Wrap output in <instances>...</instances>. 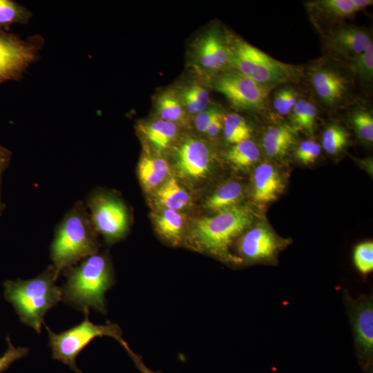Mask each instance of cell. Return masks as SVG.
Returning a JSON list of instances; mask_svg holds the SVG:
<instances>
[{
    "instance_id": "4",
    "label": "cell",
    "mask_w": 373,
    "mask_h": 373,
    "mask_svg": "<svg viewBox=\"0 0 373 373\" xmlns=\"http://www.w3.org/2000/svg\"><path fill=\"white\" fill-rule=\"evenodd\" d=\"M252 220L253 214L249 209L236 205L219 211L213 216L198 220L193 225L191 236L200 248L233 260L229 247Z\"/></svg>"
},
{
    "instance_id": "41",
    "label": "cell",
    "mask_w": 373,
    "mask_h": 373,
    "mask_svg": "<svg viewBox=\"0 0 373 373\" xmlns=\"http://www.w3.org/2000/svg\"><path fill=\"white\" fill-rule=\"evenodd\" d=\"M1 209V200H0V209Z\"/></svg>"
},
{
    "instance_id": "35",
    "label": "cell",
    "mask_w": 373,
    "mask_h": 373,
    "mask_svg": "<svg viewBox=\"0 0 373 373\" xmlns=\"http://www.w3.org/2000/svg\"><path fill=\"white\" fill-rule=\"evenodd\" d=\"M320 153V145L311 140L303 141L295 151L296 157L305 164L314 163Z\"/></svg>"
},
{
    "instance_id": "33",
    "label": "cell",
    "mask_w": 373,
    "mask_h": 373,
    "mask_svg": "<svg viewBox=\"0 0 373 373\" xmlns=\"http://www.w3.org/2000/svg\"><path fill=\"white\" fill-rule=\"evenodd\" d=\"M351 58L352 70L362 79L371 81L373 77V44L363 52Z\"/></svg>"
},
{
    "instance_id": "3",
    "label": "cell",
    "mask_w": 373,
    "mask_h": 373,
    "mask_svg": "<svg viewBox=\"0 0 373 373\" xmlns=\"http://www.w3.org/2000/svg\"><path fill=\"white\" fill-rule=\"evenodd\" d=\"M58 277L55 267L50 265L33 278L3 283L6 300L12 304L20 321L37 333L41 331L45 314L62 299L61 288L55 285Z\"/></svg>"
},
{
    "instance_id": "17",
    "label": "cell",
    "mask_w": 373,
    "mask_h": 373,
    "mask_svg": "<svg viewBox=\"0 0 373 373\" xmlns=\"http://www.w3.org/2000/svg\"><path fill=\"white\" fill-rule=\"evenodd\" d=\"M296 140V129L287 124H280L267 128L262 137V148L271 158L284 157Z\"/></svg>"
},
{
    "instance_id": "37",
    "label": "cell",
    "mask_w": 373,
    "mask_h": 373,
    "mask_svg": "<svg viewBox=\"0 0 373 373\" xmlns=\"http://www.w3.org/2000/svg\"><path fill=\"white\" fill-rule=\"evenodd\" d=\"M220 113L216 108H210L197 114L195 118L196 128L202 133H206L209 124L216 116Z\"/></svg>"
},
{
    "instance_id": "28",
    "label": "cell",
    "mask_w": 373,
    "mask_h": 373,
    "mask_svg": "<svg viewBox=\"0 0 373 373\" xmlns=\"http://www.w3.org/2000/svg\"><path fill=\"white\" fill-rule=\"evenodd\" d=\"M349 138L347 131L338 124H332L326 127L322 135V146L329 154H336L346 146Z\"/></svg>"
},
{
    "instance_id": "29",
    "label": "cell",
    "mask_w": 373,
    "mask_h": 373,
    "mask_svg": "<svg viewBox=\"0 0 373 373\" xmlns=\"http://www.w3.org/2000/svg\"><path fill=\"white\" fill-rule=\"evenodd\" d=\"M182 101L190 113L198 114L207 109L210 102V97L204 88L194 84L184 90Z\"/></svg>"
},
{
    "instance_id": "5",
    "label": "cell",
    "mask_w": 373,
    "mask_h": 373,
    "mask_svg": "<svg viewBox=\"0 0 373 373\" xmlns=\"http://www.w3.org/2000/svg\"><path fill=\"white\" fill-rule=\"evenodd\" d=\"M229 47L230 64L236 71L269 89L301 75L299 66L280 61L245 41H236Z\"/></svg>"
},
{
    "instance_id": "24",
    "label": "cell",
    "mask_w": 373,
    "mask_h": 373,
    "mask_svg": "<svg viewBox=\"0 0 373 373\" xmlns=\"http://www.w3.org/2000/svg\"><path fill=\"white\" fill-rule=\"evenodd\" d=\"M259 157V149L250 139L233 144L227 153V159L238 167H248L256 162Z\"/></svg>"
},
{
    "instance_id": "23",
    "label": "cell",
    "mask_w": 373,
    "mask_h": 373,
    "mask_svg": "<svg viewBox=\"0 0 373 373\" xmlns=\"http://www.w3.org/2000/svg\"><path fill=\"white\" fill-rule=\"evenodd\" d=\"M156 227L164 238L176 242L180 238L183 230L184 218L178 211L166 209L157 218Z\"/></svg>"
},
{
    "instance_id": "25",
    "label": "cell",
    "mask_w": 373,
    "mask_h": 373,
    "mask_svg": "<svg viewBox=\"0 0 373 373\" xmlns=\"http://www.w3.org/2000/svg\"><path fill=\"white\" fill-rule=\"evenodd\" d=\"M291 119L294 127L312 134L317 117V108L306 99H298L291 110Z\"/></svg>"
},
{
    "instance_id": "40",
    "label": "cell",
    "mask_w": 373,
    "mask_h": 373,
    "mask_svg": "<svg viewBox=\"0 0 373 373\" xmlns=\"http://www.w3.org/2000/svg\"><path fill=\"white\" fill-rule=\"evenodd\" d=\"M11 156L12 153L8 149L0 146V181L4 170L10 163Z\"/></svg>"
},
{
    "instance_id": "12",
    "label": "cell",
    "mask_w": 373,
    "mask_h": 373,
    "mask_svg": "<svg viewBox=\"0 0 373 373\" xmlns=\"http://www.w3.org/2000/svg\"><path fill=\"white\" fill-rule=\"evenodd\" d=\"M311 83L318 97L325 105L341 103L348 91V81L336 69L318 67L311 73Z\"/></svg>"
},
{
    "instance_id": "30",
    "label": "cell",
    "mask_w": 373,
    "mask_h": 373,
    "mask_svg": "<svg viewBox=\"0 0 373 373\" xmlns=\"http://www.w3.org/2000/svg\"><path fill=\"white\" fill-rule=\"evenodd\" d=\"M313 4L322 13L333 18L350 17L358 11L353 0H321Z\"/></svg>"
},
{
    "instance_id": "16",
    "label": "cell",
    "mask_w": 373,
    "mask_h": 373,
    "mask_svg": "<svg viewBox=\"0 0 373 373\" xmlns=\"http://www.w3.org/2000/svg\"><path fill=\"white\" fill-rule=\"evenodd\" d=\"M283 189L282 178L278 171L271 164L258 165L253 178V198L258 203H269L275 200Z\"/></svg>"
},
{
    "instance_id": "15",
    "label": "cell",
    "mask_w": 373,
    "mask_h": 373,
    "mask_svg": "<svg viewBox=\"0 0 373 373\" xmlns=\"http://www.w3.org/2000/svg\"><path fill=\"white\" fill-rule=\"evenodd\" d=\"M328 41L336 52L350 57L363 52L372 44V36L367 30L352 26L332 30Z\"/></svg>"
},
{
    "instance_id": "13",
    "label": "cell",
    "mask_w": 373,
    "mask_h": 373,
    "mask_svg": "<svg viewBox=\"0 0 373 373\" xmlns=\"http://www.w3.org/2000/svg\"><path fill=\"white\" fill-rule=\"evenodd\" d=\"M210 153L207 145L197 139L186 140L176 151V165L183 175L200 178L209 169Z\"/></svg>"
},
{
    "instance_id": "7",
    "label": "cell",
    "mask_w": 373,
    "mask_h": 373,
    "mask_svg": "<svg viewBox=\"0 0 373 373\" xmlns=\"http://www.w3.org/2000/svg\"><path fill=\"white\" fill-rule=\"evenodd\" d=\"M85 205L95 231L108 243L124 237L129 227L130 217L126 206L118 197L95 191L88 196Z\"/></svg>"
},
{
    "instance_id": "9",
    "label": "cell",
    "mask_w": 373,
    "mask_h": 373,
    "mask_svg": "<svg viewBox=\"0 0 373 373\" xmlns=\"http://www.w3.org/2000/svg\"><path fill=\"white\" fill-rule=\"evenodd\" d=\"M344 300L352 327L354 347L360 366L367 373L373 367V299L361 294L353 298L344 293Z\"/></svg>"
},
{
    "instance_id": "2",
    "label": "cell",
    "mask_w": 373,
    "mask_h": 373,
    "mask_svg": "<svg viewBox=\"0 0 373 373\" xmlns=\"http://www.w3.org/2000/svg\"><path fill=\"white\" fill-rule=\"evenodd\" d=\"M66 278L62 299L83 311L106 312L105 293L112 286L113 274L108 257L96 253L63 271Z\"/></svg>"
},
{
    "instance_id": "26",
    "label": "cell",
    "mask_w": 373,
    "mask_h": 373,
    "mask_svg": "<svg viewBox=\"0 0 373 373\" xmlns=\"http://www.w3.org/2000/svg\"><path fill=\"white\" fill-rule=\"evenodd\" d=\"M157 104L161 119L175 124L183 120V108L174 92L169 90L163 93L160 95Z\"/></svg>"
},
{
    "instance_id": "11",
    "label": "cell",
    "mask_w": 373,
    "mask_h": 373,
    "mask_svg": "<svg viewBox=\"0 0 373 373\" xmlns=\"http://www.w3.org/2000/svg\"><path fill=\"white\" fill-rule=\"evenodd\" d=\"M283 242L267 227L259 225L249 229L239 242V251L250 261H266L275 258Z\"/></svg>"
},
{
    "instance_id": "19",
    "label": "cell",
    "mask_w": 373,
    "mask_h": 373,
    "mask_svg": "<svg viewBox=\"0 0 373 373\" xmlns=\"http://www.w3.org/2000/svg\"><path fill=\"white\" fill-rule=\"evenodd\" d=\"M140 131L157 152L166 149L178 133L175 124L162 119L142 125Z\"/></svg>"
},
{
    "instance_id": "31",
    "label": "cell",
    "mask_w": 373,
    "mask_h": 373,
    "mask_svg": "<svg viewBox=\"0 0 373 373\" xmlns=\"http://www.w3.org/2000/svg\"><path fill=\"white\" fill-rule=\"evenodd\" d=\"M355 267L362 275H367L373 271V242L365 241L358 244L353 251Z\"/></svg>"
},
{
    "instance_id": "22",
    "label": "cell",
    "mask_w": 373,
    "mask_h": 373,
    "mask_svg": "<svg viewBox=\"0 0 373 373\" xmlns=\"http://www.w3.org/2000/svg\"><path fill=\"white\" fill-rule=\"evenodd\" d=\"M32 12L26 7L12 0H0V31H6L16 23L26 24Z\"/></svg>"
},
{
    "instance_id": "21",
    "label": "cell",
    "mask_w": 373,
    "mask_h": 373,
    "mask_svg": "<svg viewBox=\"0 0 373 373\" xmlns=\"http://www.w3.org/2000/svg\"><path fill=\"white\" fill-rule=\"evenodd\" d=\"M243 194L242 185L236 182H229L220 186L207 200L206 207L219 211L237 205Z\"/></svg>"
},
{
    "instance_id": "20",
    "label": "cell",
    "mask_w": 373,
    "mask_h": 373,
    "mask_svg": "<svg viewBox=\"0 0 373 373\" xmlns=\"http://www.w3.org/2000/svg\"><path fill=\"white\" fill-rule=\"evenodd\" d=\"M157 202L168 209L178 211L189 202V195L174 178L168 179L157 191Z\"/></svg>"
},
{
    "instance_id": "32",
    "label": "cell",
    "mask_w": 373,
    "mask_h": 373,
    "mask_svg": "<svg viewBox=\"0 0 373 373\" xmlns=\"http://www.w3.org/2000/svg\"><path fill=\"white\" fill-rule=\"evenodd\" d=\"M351 122L359 137L367 143L373 141V117L366 110L355 111L351 116Z\"/></svg>"
},
{
    "instance_id": "18",
    "label": "cell",
    "mask_w": 373,
    "mask_h": 373,
    "mask_svg": "<svg viewBox=\"0 0 373 373\" xmlns=\"http://www.w3.org/2000/svg\"><path fill=\"white\" fill-rule=\"evenodd\" d=\"M169 173L166 160L159 157H142L139 162L137 173L143 186L149 191L160 185Z\"/></svg>"
},
{
    "instance_id": "8",
    "label": "cell",
    "mask_w": 373,
    "mask_h": 373,
    "mask_svg": "<svg viewBox=\"0 0 373 373\" xmlns=\"http://www.w3.org/2000/svg\"><path fill=\"white\" fill-rule=\"evenodd\" d=\"M44 40L33 35L24 40L6 31H0V84L19 81L39 57Z\"/></svg>"
},
{
    "instance_id": "34",
    "label": "cell",
    "mask_w": 373,
    "mask_h": 373,
    "mask_svg": "<svg viewBox=\"0 0 373 373\" xmlns=\"http://www.w3.org/2000/svg\"><path fill=\"white\" fill-rule=\"evenodd\" d=\"M298 100V94L293 89L284 88L274 94L273 106L279 115H285L291 111Z\"/></svg>"
},
{
    "instance_id": "14",
    "label": "cell",
    "mask_w": 373,
    "mask_h": 373,
    "mask_svg": "<svg viewBox=\"0 0 373 373\" xmlns=\"http://www.w3.org/2000/svg\"><path fill=\"white\" fill-rule=\"evenodd\" d=\"M197 47L198 61L204 68L220 70L230 64L229 45L218 31L205 33L200 39Z\"/></svg>"
},
{
    "instance_id": "1",
    "label": "cell",
    "mask_w": 373,
    "mask_h": 373,
    "mask_svg": "<svg viewBox=\"0 0 373 373\" xmlns=\"http://www.w3.org/2000/svg\"><path fill=\"white\" fill-rule=\"evenodd\" d=\"M97 234L85 203L76 202L57 225L50 245L52 265L58 276L97 253Z\"/></svg>"
},
{
    "instance_id": "6",
    "label": "cell",
    "mask_w": 373,
    "mask_h": 373,
    "mask_svg": "<svg viewBox=\"0 0 373 373\" xmlns=\"http://www.w3.org/2000/svg\"><path fill=\"white\" fill-rule=\"evenodd\" d=\"M84 314V319L79 324L58 334L45 325L52 357L67 365L76 373H82L76 364L77 356L93 339L106 336L114 338L119 343L123 341L118 325L109 321L104 325L94 324L88 318V311Z\"/></svg>"
},
{
    "instance_id": "38",
    "label": "cell",
    "mask_w": 373,
    "mask_h": 373,
    "mask_svg": "<svg viewBox=\"0 0 373 373\" xmlns=\"http://www.w3.org/2000/svg\"><path fill=\"white\" fill-rule=\"evenodd\" d=\"M120 344L127 351L136 367L142 373H161L160 372H154L147 367L142 361L141 356L134 353L125 341H122Z\"/></svg>"
},
{
    "instance_id": "39",
    "label": "cell",
    "mask_w": 373,
    "mask_h": 373,
    "mask_svg": "<svg viewBox=\"0 0 373 373\" xmlns=\"http://www.w3.org/2000/svg\"><path fill=\"white\" fill-rule=\"evenodd\" d=\"M224 118L222 113H219L209 124L206 133L211 136L216 135L223 127Z\"/></svg>"
},
{
    "instance_id": "36",
    "label": "cell",
    "mask_w": 373,
    "mask_h": 373,
    "mask_svg": "<svg viewBox=\"0 0 373 373\" xmlns=\"http://www.w3.org/2000/svg\"><path fill=\"white\" fill-rule=\"evenodd\" d=\"M8 348L0 356V373L6 371L15 361L26 356L29 349L23 347H15L9 337L6 338Z\"/></svg>"
},
{
    "instance_id": "10",
    "label": "cell",
    "mask_w": 373,
    "mask_h": 373,
    "mask_svg": "<svg viewBox=\"0 0 373 373\" xmlns=\"http://www.w3.org/2000/svg\"><path fill=\"white\" fill-rule=\"evenodd\" d=\"M215 87L233 106L247 110L265 108L270 90L238 71L220 76Z\"/></svg>"
},
{
    "instance_id": "27",
    "label": "cell",
    "mask_w": 373,
    "mask_h": 373,
    "mask_svg": "<svg viewBox=\"0 0 373 373\" xmlns=\"http://www.w3.org/2000/svg\"><path fill=\"white\" fill-rule=\"evenodd\" d=\"M223 130L227 141L232 144L249 140L251 129L243 117L237 113H230L224 117Z\"/></svg>"
}]
</instances>
